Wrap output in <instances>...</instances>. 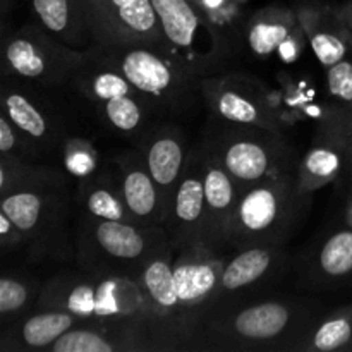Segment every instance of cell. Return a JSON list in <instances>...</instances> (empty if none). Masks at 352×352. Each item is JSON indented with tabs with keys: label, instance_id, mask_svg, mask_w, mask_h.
Segmentation results:
<instances>
[{
	"label": "cell",
	"instance_id": "1",
	"mask_svg": "<svg viewBox=\"0 0 352 352\" xmlns=\"http://www.w3.org/2000/svg\"><path fill=\"white\" fill-rule=\"evenodd\" d=\"M325 306L316 298L272 291L205 313L188 351L302 352Z\"/></svg>",
	"mask_w": 352,
	"mask_h": 352
},
{
	"label": "cell",
	"instance_id": "2",
	"mask_svg": "<svg viewBox=\"0 0 352 352\" xmlns=\"http://www.w3.org/2000/svg\"><path fill=\"white\" fill-rule=\"evenodd\" d=\"M313 195H302L296 170L251 184L241 191L229 229V253L251 246H285L311 210Z\"/></svg>",
	"mask_w": 352,
	"mask_h": 352
},
{
	"label": "cell",
	"instance_id": "3",
	"mask_svg": "<svg viewBox=\"0 0 352 352\" xmlns=\"http://www.w3.org/2000/svg\"><path fill=\"white\" fill-rule=\"evenodd\" d=\"M93 52L117 69L160 116H186L203 102L201 79L179 65L167 52L148 45L103 48Z\"/></svg>",
	"mask_w": 352,
	"mask_h": 352
},
{
	"label": "cell",
	"instance_id": "4",
	"mask_svg": "<svg viewBox=\"0 0 352 352\" xmlns=\"http://www.w3.org/2000/svg\"><path fill=\"white\" fill-rule=\"evenodd\" d=\"M38 309H64L81 322H110L140 315L146 309L136 278L95 274L79 268L58 274L41 285Z\"/></svg>",
	"mask_w": 352,
	"mask_h": 352
},
{
	"label": "cell",
	"instance_id": "5",
	"mask_svg": "<svg viewBox=\"0 0 352 352\" xmlns=\"http://www.w3.org/2000/svg\"><path fill=\"white\" fill-rule=\"evenodd\" d=\"M168 243L165 227L81 215L76 261L86 272L136 278L144 263Z\"/></svg>",
	"mask_w": 352,
	"mask_h": 352
},
{
	"label": "cell",
	"instance_id": "6",
	"mask_svg": "<svg viewBox=\"0 0 352 352\" xmlns=\"http://www.w3.org/2000/svg\"><path fill=\"white\" fill-rule=\"evenodd\" d=\"M201 141L243 189L298 167L299 158L294 148L280 131L243 126L213 117Z\"/></svg>",
	"mask_w": 352,
	"mask_h": 352
},
{
	"label": "cell",
	"instance_id": "7",
	"mask_svg": "<svg viewBox=\"0 0 352 352\" xmlns=\"http://www.w3.org/2000/svg\"><path fill=\"white\" fill-rule=\"evenodd\" d=\"M164 33L165 50L196 78L217 76L226 64L219 31L192 0H151Z\"/></svg>",
	"mask_w": 352,
	"mask_h": 352
},
{
	"label": "cell",
	"instance_id": "8",
	"mask_svg": "<svg viewBox=\"0 0 352 352\" xmlns=\"http://www.w3.org/2000/svg\"><path fill=\"white\" fill-rule=\"evenodd\" d=\"M86 54L88 50L58 41L36 23L26 24L3 40V74L36 86H64L71 82Z\"/></svg>",
	"mask_w": 352,
	"mask_h": 352
},
{
	"label": "cell",
	"instance_id": "9",
	"mask_svg": "<svg viewBox=\"0 0 352 352\" xmlns=\"http://www.w3.org/2000/svg\"><path fill=\"white\" fill-rule=\"evenodd\" d=\"M71 203L67 179L0 195V213L12 222L24 243H33L34 250H40L58 239Z\"/></svg>",
	"mask_w": 352,
	"mask_h": 352
},
{
	"label": "cell",
	"instance_id": "10",
	"mask_svg": "<svg viewBox=\"0 0 352 352\" xmlns=\"http://www.w3.org/2000/svg\"><path fill=\"white\" fill-rule=\"evenodd\" d=\"M287 267L285 246H251L234 251L223 265L215 292L201 316L243 299L275 291L274 285L287 272Z\"/></svg>",
	"mask_w": 352,
	"mask_h": 352
},
{
	"label": "cell",
	"instance_id": "11",
	"mask_svg": "<svg viewBox=\"0 0 352 352\" xmlns=\"http://www.w3.org/2000/svg\"><path fill=\"white\" fill-rule=\"evenodd\" d=\"M96 47L148 45L165 50L164 33L151 0H82Z\"/></svg>",
	"mask_w": 352,
	"mask_h": 352
},
{
	"label": "cell",
	"instance_id": "12",
	"mask_svg": "<svg viewBox=\"0 0 352 352\" xmlns=\"http://www.w3.org/2000/svg\"><path fill=\"white\" fill-rule=\"evenodd\" d=\"M30 82L12 74H3L2 89V113L12 122L17 133L30 144L38 157L50 151H62L67 134L64 124L55 116L52 107L33 91Z\"/></svg>",
	"mask_w": 352,
	"mask_h": 352
},
{
	"label": "cell",
	"instance_id": "13",
	"mask_svg": "<svg viewBox=\"0 0 352 352\" xmlns=\"http://www.w3.org/2000/svg\"><path fill=\"white\" fill-rule=\"evenodd\" d=\"M352 141V110H336L316 133L311 148L298 160L296 182L302 195H313L346 174Z\"/></svg>",
	"mask_w": 352,
	"mask_h": 352
},
{
	"label": "cell",
	"instance_id": "14",
	"mask_svg": "<svg viewBox=\"0 0 352 352\" xmlns=\"http://www.w3.org/2000/svg\"><path fill=\"white\" fill-rule=\"evenodd\" d=\"M203 103L213 117L227 122L280 131L278 119L248 79L237 76H210L201 79Z\"/></svg>",
	"mask_w": 352,
	"mask_h": 352
},
{
	"label": "cell",
	"instance_id": "15",
	"mask_svg": "<svg viewBox=\"0 0 352 352\" xmlns=\"http://www.w3.org/2000/svg\"><path fill=\"white\" fill-rule=\"evenodd\" d=\"M138 150L157 184L168 220L192 146H188L186 134L177 126L167 122L151 126L140 140Z\"/></svg>",
	"mask_w": 352,
	"mask_h": 352
},
{
	"label": "cell",
	"instance_id": "16",
	"mask_svg": "<svg viewBox=\"0 0 352 352\" xmlns=\"http://www.w3.org/2000/svg\"><path fill=\"white\" fill-rule=\"evenodd\" d=\"M229 256L230 253H219L203 243L175 250L174 275L179 302L196 323L215 292Z\"/></svg>",
	"mask_w": 352,
	"mask_h": 352
},
{
	"label": "cell",
	"instance_id": "17",
	"mask_svg": "<svg viewBox=\"0 0 352 352\" xmlns=\"http://www.w3.org/2000/svg\"><path fill=\"white\" fill-rule=\"evenodd\" d=\"M198 144L201 148L203 157L206 201L203 244L213 248L219 253H229V248H227L229 229L243 188L203 141H199Z\"/></svg>",
	"mask_w": 352,
	"mask_h": 352
},
{
	"label": "cell",
	"instance_id": "18",
	"mask_svg": "<svg viewBox=\"0 0 352 352\" xmlns=\"http://www.w3.org/2000/svg\"><path fill=\"white\" fill-rule=\"evenodd\" d=\"M206 201H205V175H203V157L199 144L192 146L188 165L181 179L170 215L165 230L175 250L189 244L203 243Z\"/></svg>",
	"mask_w": 352,
	"mask_h": 352
},
{
	"label": "cell",
	"instance_id": "19",
	"mask_svg": "<svg viewBox=\"0 0 352 352\" xmlns=\"http://www.w3.org/2000/svg\"><path fill=\"white\" fill-rule=\"evenodd\" d=\"M299 272L301 285L311 291H330L346 285L352 278V229L342 227L329 230L313 244Z\"/></svg>",
	"mask_w": 352,
	"mask_h": 352
},
{
	"label": "cell",
	"instance_id": "20",
	"mask_svg": "<svg viewBox=\"0 0 352 352\" xmlns=\"http://www.w3.org/2000/svg\"><path fill=\"white\" fill-rule=\"evenodd\" d=\"M120 191L127 210L136 223L165 227L167 213L162 205L160 192L144 165L140 150L124 153L113 160Z\"/></svg>",
	"mask_w": 352,
	"mask_h": 352
},
{
	"label": "cell",
	"instance_id": "21",
	"mask_svg": "<svg viewBox=\"0 0 352 352\" xmlns=\"http://www.w3.org/2000/svg\"><path fill=\"white\" fill-rule=\"evenodd\" d=\"M82 323L72 313L64 309H38L24 313L14 322L7 323L0 337V349L3 352L48 351V347L69 329Z\"/></svg>",
	"mask_w": 352,
	"mask_h": 352
},
{
	"label": "cell",
	"instance_id": "22",
	"mask_svg": "<svg viewBox=\"0 0 352 352\" xmlns=\"http://www.w3.org/2000/svg\"><path fill=\"white\" fill-rule=\"evenodd\" d=\"M34 23L76 50L95 47L82 0H31Z\"/></svg>",
	"mask_w": 352,
	"mask_h": 352
},
{
	"label": "cell",
	"instance_id": "23",
	"mask_svg": "<svg viewBox=\"0 0 352 352\" xmlns=\"http://www.w3.org/2000/svg\"><path fill=\"white\" fill-rule=\"evenodd\" d=\"M48 352H138L129 318L82 322L58 337Z\"/></svg>",
	"mask_w": 352,
	"mask_h": 352
},
{
	"label": "cell",
	"instance_id": "24",
	"mask_svg": "<svg viewBox=\"0 0 352 352\" xmlns=\"http://www.w3.org/2000/svg\"><path fill=\"white\" fill-rule=\"evenodd\" d=\"M174 258L175 248L172 246V243H168L144 263L140 274L136 275V280L143 291L146 309L167 316H182L196 323V320L188 315L179 302Z\"/></svg>",
	"mask_w": 352,
	"mask_h": 352
},
{
	"label": "cell",
	"instance_id": "25",
	"mask_svg": "<svg viewBox=\"0 0 352 352\" xmlns=\"http://www.w3.org/2000/svg\"><path fill=\"white\" fill-rule=\"evenodd\" d=\"M76 203L81 206V215L103 220L134 222L126 201H124L113 165L100 167L88 177L79 179Z\"/></svg>",
	"mask_w": 352,
	"mask_h": 352
},
{
	"label": "cell",
	"instance_id": "26",
	"mask_svg": "<svg viewBox=\"0 0 352 352\" xmlns=\"http://www.w3.org/2000/svg\"><path fill=\"white\" fill-rule=\"evenodd\" d=\"M298 26L294 14L285 9H265L251 19L246 41L258 57H268L294 36Z\"/></svg>",
	"mask_w": 352,
	"mask_h": 352
},
{
	"label": "cell",
	"instance_id": "27",
	"mask_svg": "<svg viewBox=\"0 0 352 352\" xmlns=\"http://www.w3.org/2000/svg\"><path fill=\"white\" fill-rule=\"evenodd\" d=\"M109 127L124 136H144L150 129V119L155 116V109L144 96L134 91L129 95L117 96L96 107Z\"/></svg>",
	"mask_w": 352,
	"mask_h": 352
},
{
	"label": "cell",
	"instance_id": "28",
	"mask_svg": "<svg viewBox=\"0 0 352 352\" xmlns=\"http://www.w3.org/2000/svg\"><path fill=\"white\" fill-rule=\"evenodd\" d=\"M302 352H352V305L327 309L306 340Z\"/></svg>",
	"mask_w": 352,
	"mask_h": 352
},
{
	"label": "cell",
	"instance_id": "29",
	"mask_svg": "<svg viewBox=\"0 0 352 352\" xmlns=\"http://www.w3.org/2000/svg\"><path fill=\"white\" fill-rule=\"evenodd\" d=\"M71 175L58 167L36 164V160L2 155L0 158V195L28 186L47 184V182L67 181Z\"/></svg>",
	"mask_w": 352,
	"mask_h": 352
},
{
	"label": "cell",
	"instance_id": "30",
	"mask_svg": "<svg viewBox=\"0 0 352 352\" xmlns=\"http://www.w3.org/2000/svg\"><path fill=\"white\" fill-rule=\"evenodd\" d=\"M40 291V285L28 278L14 274L3 275L0 278V316L3 325L28 313L33 302L36 305Z\"/></svg>",
	"mask_w": 352,
	"mask_h": 352
},
{
	"label": "cell",
	"instance_id": "31",
	"mask_svg": "<svg viewBox=\"0 0 352 352\" xmlns=\"http://www.w3.org/2000/svg\"><path fill=\"white\" fill-rule=\"evenodd\" d=\"M62 162H64V170L71 177H88L93 172L98 170L100 157L98 151L93 148L89 141L82 138H69L64 141L62 146Z\"/></svg>",
	"mask_w": 352,
	"mask_h": 352
},
{
	"label": "cell",
	"instance_id": "32",
	"mask_svg": "<svg viewBox=\"0 0 352 352\" xmlns=\"http://www.w3.org/2000/svg\"><path fill=\"white\" fill-rule=\"evenodd\" d=\"M309 43L316 58L327 69L340 62L349 54V41L344 38V33L337 31V28H320L309 33Z\"/></svg>",
	"mask_w": 352,
	"mask_h": 352
},
{
	"label": "cell",
	"instance_id": "33",
	"mask_svg": "<svg viewBox=\"0 0 352 352\" xmlns=\"http://www.w3.org/2000/svg\"><path fill=\"white\" fill-rule=\"evenodd\" d=\"M327 85L330 95L352 110V58L346 57L329 67Z\"/></svg>",
	"mask_w": 352,
	"mask_h": 352
},
{
	"label": "cell",
	"instance_id": "34",
	"mask_svg": "<svg viewBox=\"0 0 352 352\" xmlns=\"http://www.w3.org/2000/svg\"><path fill=\"white\" fill-rule=\"evenodd\" d=\"M14 3H16V0H0V12H2L3 19H6L7 14L12 10Z\"/></svg>",
	"mask_w": 352,
	"mask_h": 352
},
{
	"label": "cell",
	"instance_id": "35",
	"mask_svg": "<svg viewBox=\"0 0 352 352\" xmlns=\"http://www.w3.org/2000/svg\"><path fill=\"white\" fill-rule=\"evenodd\" d=\"M344 223L352 229V198L347 201L346 208H344Z\"/></svg>",
	"mask_w": 352,
	"mask_h": 352
},
{
	"label": "cell",
	"instance_id": "36",
	"mask_svg": "<svg viewBox=\"0 0 352 352\" xmlns=\"http://www.w3.org/2000/svg\"><path fill=\"white\" fill-rule=\"evenodd\" d=\"M346 174L349 175V179H351V181H352V141H351V148H349V157H347Z\"/></svg>",
	"mask_w": 352,
	"mask_h": 352
}]
</instances>
